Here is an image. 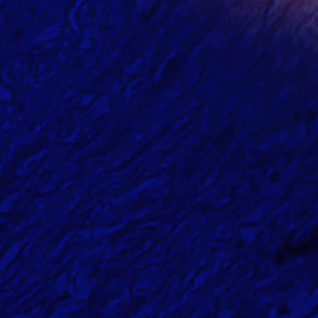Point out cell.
Listing matches in <instances>:
<instances>
[{"label":"cell","mask_w":318,"mask_h":318,"mask_svg":"<svg viewBox=\"0 0 318 318\" xmlns=\"http://www.w3.org/2000/svg\"><path fill=\"white\" fill-rule=\"evenodd\" d=\"M295 154H296L295 149L294 148H290L289 150L287 151V152L286 158H285V162H287L289 164V162H290L294 159V156H295Z\"/></svg>","instance_id":"3"},{"label":"cell","mask_w":318,"mask_h":318,"mask_svg":"<svg viewBox=\"0 0 318 318\" xmlns=\"http://www.w3.org/2000/svg\"><path fill=\"white\" fill-rule=\"evenodd\" d=\"M279 178V173L278 172H274L270 178V181L272 183H276Z\"/></svg>","instance_id":"4"},{"label":"cell","mask_w":318,"mask_h":318,"mask_svg":"<svg viewBox=\"0 0 318 318\" xmlns=\"http://www.w3.org/2000/svg\"><path fill=\"white\" fill-rule=\"evenodd\" d=\"M236 135L234 126H228L222 132H221L214 139V145L221 151L224 148L228 146Z\"/></svg>","instance_id":"1"},{"label":"cell","mask_w":318,"mask_h":318,"mask_svg":"<svg viewBox=\"0 0 318 318\" xmlns=\"http://www.w3.org/2000/svg\"><path fill=\"white\" fill-rule=\"evenodd\" d=\"M317 118V112L314 109H312L309 111L307 114L305 115V121L307 122L311 123L314 122Z\"/></svg>","instance_id":"2"}]
</instances>
